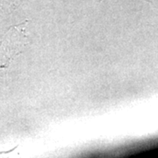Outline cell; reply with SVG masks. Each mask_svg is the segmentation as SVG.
<instances>
[{"label": "cell", "mask_w": 158, "mask_h": 158, "mask_svg": "<svg viewBox=\"0 0 158 158\" xmlns=\"http://www.w3.org/2000/svg\"><path fill=\"white\" fill-rule=\"evenodd\" d=\"M27 34H25V27H15L7 34L0 46V62L2 63L9 62L11 55L19 53L25 46Z\"/></svg>", "instance_id": "cell-1"}, {"label": "cell", "mask_w": 158, "mask_h": 158, "mask_svg": "<svg viewBox=\"0 0 158 158\" xmlns=\"http://www.w3.org/2000/svg\"><path fill=\"white\" fill-rule=\"evenodd\" d=\"M94 1H97V2H102V1H104V0H94ZM147 1H149V0H147Z\"/></svg>", "instance_id": "cell-2"}]
</instances>
